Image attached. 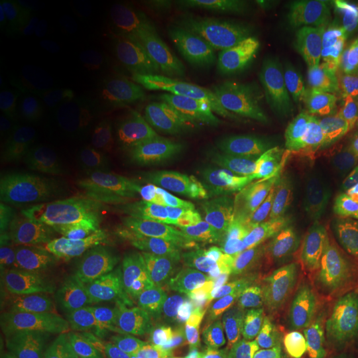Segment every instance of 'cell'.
<instances>
[{
  "instance_id": "cell-13",
  "label": "cell",
  "mask_w": 358,
  "mask_h": 358,
  "mask_svg": "<svg viewBox=\"0 0 358 358\" xmlns=\"http://www.w3.org/2000/svg\"><path fill=\"white\" fill-rule=\"evenodd\" d=\"M90 343V327L73 315L43 313L13 358H82Z\"/></svg>"
},
{
  "instance_id": "cell-4",
  "label": "cell",
  "mask_w": 358,
  "mask_h": 358,
  "mask_svg": "<svg viewBox=\"0 0 358 358\" xmlns=\"http://www.w3.org/2000/svg\"><path fill=\"white\" fill-rule=\"evenodd\" d=\"M280 118L290 145L322 178L358 187V113L352 103L285 83Z\"/></svg>"
},
{
  "instance_id": "cell-23",
  "label": "cell",
  "mask_w": 358,
  "mask_h": 358,
  "mask_svg": "<svg viewBox=\"0 0 358 358\" xmlns=\"http://www.w3.org/2000/svg\"><path fill=\"white\" fill-rule=\"evenodd\" d=\"M348 100H350L353 108H355V111L358 113V80L352 85L350 90H348Z\"/></svg>"
},
{
  "instance_id": "cell-15",
  "label": "cell",
  "mask_w": 358,
  "mask_h": 358,
  "mask_svg": "<svg viewBox=\"0 0 358 358\" xmlns=\"http://www.w3.org/2000/svg\"><path fill=\"white\" fill-rule=\"evenodd\" d=\"M185 22L192 37L201 43H217L229 29L226 10L217 3L199 2L186 8Z\"/></svg>"
},
{
  "instance_id": "cell-11",
  "label": "cell",
  "mask_w": 358,
  "mask_h": 358,
  "mask_svg": "<svg viewBox=\"0 0 358 358\" xmlns=\"http://www.w3.org/2000/svg\"><path fill=\"white\" fill-rule=\"evenodd\" d=\"M201 153L222 178H244L257 173L266 156L257 133L237 124H216L199 134Z\"/></svg>"
},
{
  "instance_id": "cell-12",
  "label": "cell",
  "mask_w": 358,
  "mask_h": 358,
  "mask_svg": "<svg viewBox=\"0 0 358 358\" xmlns=\"http://www.w3.org/2000/svg\"><path fill=\"white\" fill-rule=\"evenodd\" d=\"M229 358H287L280 308L272 297L254 301L236 320Z\"/></svg>"
},
{
  "instance_id": "cell-14",
  "label": "cell",
  "mask_w": 358,
  "mask_h": 358,
  "mask_svg": "<svg viewBox=\"0 0 358 358\" xmlns=\"http://www.w3.org/2000/svg\"><path fill=\"white\" fill-rule=\"evenodd\" d=\"M34 302L7 287L0 292V330L2 342L20 345L45 312H35Z\"/></svg>"
},
{
  "instance_id": "cell-9",
  "label": "cell",
  "mask_w": 358,
  "mask_h": 358,
  "mask_svg": "<svg viewBox=\"0 0 358 358\" xmlns=\"http://www.w3.org/2000/svg\"><path fill=\"white\" fill-rule=\"evenodd\" d=\"M50 227L12 224L0 232V272L10 289L38 303L43 295V250Z\"/></svg>"
},
{
  "instance_id": "cell-1",
  "label": "cell",
  "mask_w": 358,
  "mask_h": 358,
  "mask_svg": "<svg viewBox=\"0 0 358 358\" xmlns=\"http://www.w3.org/2000/svg\"><path fill=\"white\" fill-rule=\"evenodd\" d=\"M248 264L214 241L186 244L140 271L138 290L150 320L179 338L206 335L239 295Z\"/></svg>"
},
{
  "instance_id": "cell-17",
  "label": "cell",
  "mask_w": 358,
  "mask_h": 358,
  "mask_svg": "<svg viewBox=\"0 0 358 358\" xmlns=\"http://www.w3.org/2000/svg\"><path fill=\"white\" fill-rule=\"evenodd\" d=\"M96 45L93 42H82L73 52L66 64L58 70L53 78V83L62 90H75L80 88L85 82H88L90 70H92L93 62L98 55Z\"/></svg>"
},
{
  "instance_id": "cell-5",
  "label": "cell",
  "mask_w": 358,
  "mask_h": 358,
  "mask_svg": "<svg viewBox=\"0 0 358 358\" xmlns=\"http://www.w3.org/2000/svg\"><path fill=\"white\" fill-rule=\"evenodd\" d=\"M27 208L48 227L103 241L131 221L128 191L100 168L66 163L57 169L47 191L30 192Z\"/></svg>"
},
{
  "instance_id": "cell-18",
  "label": "cell",
  "mask_w": 358,
  "mask_h": 358,
  "mask_svg": "<svg viewBox=\"0 0 358 358\" xmlns=\"http://www.w3.org/2000/svg\"><path fill=\"white\" fill-rule=\"evenodd\" d=\"M100 115L106 122L128 133H140L150 127V115L136 103L128 100H106L100 105Z\"/></svg>"
},
{
  "instance_id": "cell-19",
  "label": "cell",
  "mask_w": 358,
  "mask_h": 358,
  "mask_svg": "<svg viewBox=\"0 0 358 358\" xmlns=\"http://www.w3.org/2000/svg\"><path fill=\"white\" fill-rule=\"evenodd\" d=\"M120 73V60L118 55L113 48H103L98 52V55L93 62L92 70L88 75V88L93 93H101L110 92L115 87L116 80H118Z\"/></svg>"
},
{
  "instance_id": "cell-20",
  "label": "cell",
  "mask_w": 358,
  "mask_h": 358,
  "mask_svg": "<svg viewBox=\"0 0 358 358\" xmlns=\"http://www.w3.org/2000/svg\"><path fill=\"white\" fill-rule=\"evenodd\" d=\"M48 10L55 13L70 24L82 27L100 24L105 19V12L101 7L92 6L85 2H43Z\"/></svg>"
},
{
  "instance_id": "cell-8",
  "label": "cell",
  "mask_w": 358,
  "mask_h": 358,
  "mask_svg": "<svg viewBox=\"0 0 358 358\" xmlns=\"http://www.w3.org/2000/svg\"><path fill=\"white\" fill-rule=\"evenodd\" d=\"M53 289L65 302L87 307L100 301L108 285L106 262L95 245L78 237L62 241L50 262Z\"/></svg>"
},
{
  "instance_id": "cell-2",
  "label": "cell",
  "mask_w": 358,
  "mask_h": 358,
  "mask_svg": "<svg viewBox=\"0 0 358 358\" xmlns=\"http://www.w3.org/2000/svg\"><path fill=\"white\" fill-rule=\"evenodd\" d=\"M248 244L268 267H312L358 252V224L350 213L312 192L274 191L252 208Z\"/></svg>"
},
{
  "instance_id": "cell-10",
  "label": "cell",
  "mask_w": 358,
  "mask_h": 358,
  "mask_svg": "<svg viewBox=\"0 0 358 358\" xmlns=\"http://www.w3.org/2000/svg\"><path fill=\"white\" fill-rule=\"evenodd\" d=\"M186 244L185 227L173 221L129 222L103 241L113 262L124 271H141L148 264L176 252Z\"/></svg>"
},
{
  "instance_id": "cell-21",
  "label": "cell",
  "mask_w": 358,
  "mask_h": 358,
  "mask_svg": "<svg viewBox=\"0 0 358 358\" xmlns=\"http://www.w3.org/2000/svg\"><path fill=\"white\" fill-rule=\"evenodd\" d=\"M0 69L12 82H19V52L7 17L0 12Z\"/></svg>"
},
{
  "instance_id": "cell-7",
  "label": "cell",
  "mask_w": 358,
  "mask_h": 358,
  "mask_svg": "<svg viewBox=\"0 0 358 358\" xmlns=\"http://www.w3.org/2000/svg\"><path fill=\"white\" fill-rule=\"evenodd\" d=\"M0 12L10 24L19 52L20 87L53 82L78 47L80 27L48 10L43 2L3 0Z\"/></svg>"
},
{
  "instance_id": "cell-6",
  "label": "cell",
  "mask_w": 358,
  "mask_h": 358,
  "mask_svg": "<svg viewBox=\"0 0 358 358\" xmlns=\"http://www.w3.org/2000/svg\"><path fill=\"white\" fill-rule=\"evenodd\" d=\"M292 358H358V292L329 277L294 308L289 327Z\"/></svg>"
},
{
  "instance_id": "cell-3",
  "label": "cell",
  "mask_w": 358,
  "mask_h": 358,
  "mask_svg": "<svg viewBox=\"0 0 358 358\" xmlns=\"http://www.w3.org/2000/svg\"><path fill=\"white\" fill-rule=\"evenodd\" d=\"M280 64L289 85L337 101H348L358 80V32L313 7L280 12L274 27Z\"/></svg>"
},
{
  "instance_id": "cell-16",
  "label": "cell",
  "mask_w": 358,
  "mask_h": 358,
  "mask_svg": "<svg viewBox=\"0 0 358 358\" xmlns=\"http://www.w3.org/2000/svg\"><path fill=\"white\" fill-rule=\"evenodd\" d=\"M151 62L169 83L182 85L194 75L191 57L171 38H159L151 47Z\"/></svg>"
},
{
  "instance_id": "cell-22",
  "label": "cell",
  "mask_w": 358,
  "mask_h": 358,
  "mask_svg": "<svg viewBox=\"0 0 358 358\" xmlns=\"http://www.w3.org/2000/svg\"><path fill=\"white\" fill-rule=\"evenodd\" d=\"M330 199L335 206L342 208L343 211L352 213V216L358 217V187L352 186H332Z\"/></svg>"
}]
</instances>
